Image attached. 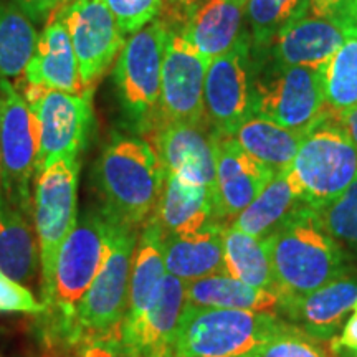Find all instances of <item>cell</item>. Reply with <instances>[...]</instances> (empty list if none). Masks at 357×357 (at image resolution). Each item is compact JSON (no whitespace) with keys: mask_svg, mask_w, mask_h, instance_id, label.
<instances>
[{"mask_svg":"<svg viewBox=\"0 0 357 357\" xmlns=\"http://www.w3.org/2000/svg\"><path fill=\"white\" fill-rule=\"evenodd\" d=\"M280 298L303 296L346 270L342 245L329 234L316 208L303 204L263 238Z\"/></svg>","mask_w":357,"mask_h":357,"instance_id":"cell-1","label":"cell"},{"mask_svg":"<svg viewBox=\"0 0 357 357\" xmlns=\"http://www.w3.org/2000/svg\"><path fill=\"white\" fill-rule=\"evenodd\" d=\"M164 178L166 171L154 147L141 137L118 132L101 151L93 171L102 211L134 229L154 215Z\"/></svg>","mask_w":357,"mask_h":357,"instance_id":"cell-2","label":"cell"},{"mask_svg":"<svg viewBox=\"0 0 357 357\" xmlns=\"http://www.w3.org/2000/svg\"><path fill=\"white\" fill-rule=\"evenodd\" d=\"M111 227L113 218L101 207L86 208L61 245L50 294L43 303L47 331L60 344L73 337L78 306L105 261Z\"/></svg>","mask_w":357,"mask_h":357,"instance_id":"cell-3","label":"cell"},{"mask_svg":"<svg viewBox=\"0 0 357 357\" xmlns=\"http://www.w3.org/2000/svg\"><path fill=\"white\" fill-rule=\"evenodd\" d=\"M289 174L303 202L316 211L336 200L357 177V146L329 109L303 134Z\"/></svg>","mask_w":357,"mask_h":357,"instance_id":"cell-4","label":"cell"},{"mask_svg":"<svg viewBox=\"0 0 357 357\" xmlns=\"http://www.w3.org/2000/svg\"><path fill=\"white\" fill-rule=\"evenodd\" d=\"M281 321L276 312L185 305L174 342V357L248 354L273 336Z\"/></svg>","mask_w":357,"mask_h":357,"instance_id":"cell-5","label":"cell"},{"mask_svg":"<svg viewBox=\"0 0 357 357\" xmlns=\"http://www.w3.org/2000/svg\"><path fill=\"white\" fill-rule=\"evenodd\" d=\"M171 29L153 20L129 35L118 55L114 83L124 118L141 129L153 128L159 108L164 50Z\"/></svg>","mask_w":357,"mask_h":357,"instance_id":"cell-6","label":"cell"},{"mask_svg":"<svg viewBox=\"0 0 357 357\" xmlns=\"http://www.w3.org/2000/svg\"><path fill=\"white\" fill-rule=\"evenodd\" d=\"M38 119L22 93L0 79V171L2 194L22 213L30 211L32 181L38 172Z\"/></svg>","mask_w":357,"mask_h":357,"instance_id":"cell-7","label":"cell"},{"mask_svg":"<svg viewBox=\"0 0 357 357\" xmlns=\"http://www.w3.org/2000/svg\"><path fill=\"white\" fill-rule=\"evenodd\" d=\"M78 178L79 159H60L42 169L35 182L33 215L40 247L42 303L50 294L61 245L78 220Z\"/></svg>","mask_w":357,"mask_h":357,"instance_id":"cell-8","label":"cell"},{"mask_svg":"<svg viewBox=\"0 0 357 357\" xmlns=\"http://www.w3.org/2000/svg\"><path fill=\"white\" fill-rule=\"evenodd\" d=\"M326 111L323 68L271 63L255 71L253 114L306 132Z\"/></svg>","mask_w":357,"mask_h":357,"instance_id":"cell-9","label":"cell"},{"mask_svg":"<svg viewBox=\"0 0 357 357\" xmlns=\"http://www.w3.org/2000/svg\"><path fill=\"white\" fill-rule=\"evenodd\" d=\"M137 230L139 229L124 225L113 218L108 252L96 278L79 303L75 334L70 341L79 334L109 333L119 328L128 311L129 281L139 236Z\"/></svg>","mask_w":357,"mask_h":357,"instance_id":"cell-10","label":"cell"},{"mask_svg":"<svg viewBox=\"0 0 357 357\" xmlns=\"http://www.w3.org/2000/svg\"><path fill=\"white\" fill-rule=\"evenodd\" d=\"M20 88L38 119V172L60 159H79L93 124L91 93L73 95L30 83Z\"/></svg>","mask_w":357,"mask_h":357,"instance_id":"cell-11","label":"cell"},{"mask_svg":"<svg viewBox=\"0 0 357 357\" xmlns=\"http://www.w3.org/2000/svg\"><path fill=\"white\" fill-rule=\"evenodd\" d=\"M247 33L238 43L208 63L205 75V118L222 136H231L253 114L255 68Z\"/></svg>","mask_w":357,"mask_h":357,"instance_id":"cell-12","label":"cell"},{"mask_svg":"<svg viewBox=\"0 0 357 357\" xmlns=\"http://www.w3.org/2000/svg\"><path fill=\"white\" fill-rule=\"evenodd\" d=\"M56 17L70 35L83 84L93 88L119 55L126 35L102 0H71Z\"/></svg>","mask_w":357,"mask_h":357,"instance_id":"cell-13","label":"cell"},{"mask_svg":"<svg viewBox=\"0 0 357 357\" xmlns=\"http://www.w3.org/2000/svg\"><path fill=\"white\" fill-rule=\"evenodd\" d=\"M211 60L195 50L177 30L169 32L164 50L162 78L158 121L164 123H202L205 121L204 86Z\"/></svg>","mask_w":357,"mask_h":357,"instance_id":"cell-14","label":"cell"},{"mask_svg":"<svg viewBox=\"0 0 357 357\" xmlns=\"http://www.w3.org/2000/svg\"><path fill=\"white\" fill-rule=\"evenodd\" d=\"M154 132V149L164 171L190 184L215 189L217 131L207 119L195 124L164 123Z\"/></svg>","mask_w":357,"mask_h":357,"instance_id":"cell-15","label":"cell"},{"mask_svg":"<svg viewBox=\"0 0 357 357\" xmlns=\"http://www.w3.org/2000/svg\"><path fill=\"white\" fill-rule=\"evenodd\" d=\"M357 32L346 12L333 17H305L276 35L266 48L276 65L323 68L339 47Z\"/></svg>","mask_w":357,"mask_h":357,"instance_id":"cell-16","label":"cell"},{"mask_svg":"<svg viewBox=\"0 0 357 357\" xmlns=\"http://www.w3.org/2000/svg\"><path fill=\"white\" fill-rule=\"evenodd\" d=\"M357 301V270L347 266L341 275L314 291L280 298L278 316L311 336L331 341L344 326Z\"/></svg>","mask_w":357,"mask_h":357,"instance_id":"cell-17","label":"cell"},{"mask_svg":"<svg viewBox=\"0 0 357 357\" xmlns=\"http://www.w3.org/2000/svg\"><path fill=\"white\" fill-rule=\"evenodd\" d=\"M185 305V281L167 273L153 305L139 318L119 324L124 346L134 357H174V342Z\"/></svg>","mask_w":357,"mask_h":357,"instance_id":"cell-18","label":"cell"},{"mask_svg":"<svg viewBox=\"0 0 357 357\" xmlns=\"http://www.w3.org/2000/svg\"><path fill=\"white\" fill-rule=\"evenodd\" d=\"M215 205L220 222L234 220L257 197L275 172L252 158L231 136L217 132Z\"/></svg>","mask_w":357,"mask_h":357,"instance_id":"cell-19","label":"cell"},{"mask_svg":"<svg viewBox=\"0 0 357 357\" xmlns=\"http://www.w3.org/2000/svg\"><path fill=\"white\" fill-rule=\"evenodd\" d=\"M151 218L164 236L195 234L213 225L227 227L218 218L215 189L190 184L171 172H166L158 207Z\"/></svg>","mask_w":357,"mask_h":357,"instance_id":"cell-20","label":"cell"},{"mask_svg":"<svg viewBox=\"0 0 357 357\" xmlns=\"http://www.w3.org/2000/svg\"><path fill=\"white\" fill-rule=\"evenodd\" d=\"M25 83L73 95L91 93L82 82L70 35L58 17L38 35L37 50L25 70Z\"/></svg>","mask_w":357,"mask_h":357,"instance_id":"cell-21","label":"cell"},{"mask_svg":"<svg viewBox=\"0 0 357 357\" xmlns=\"http://www.w3.org/2000/svg\"><path fill=\"white\" fill-rule=\"evenodd\" d=\"M245 0H207L178 33L207 60L225 55L243 37Z\"/></svg>","mask_w":357,"mask_h":357,"instance_id":"cell-22","label":"cell"},{"mask_svg":"<svg viewBox=\"0 0 357 357\" xmlns=\"http://www.w3.org/2000/svg\"><path fill=\"white\" fill-rule=\"evenodd\" d=\"M223 230L225 227L213 225L195 234L164 236V261L167 273L185 283L227 273L223 260Z\"/></svg>","mask_w":357,"mask_h":357,"instance_id":"cell-23","label":"cell"},{"mask_svg":"<svg viewBox=\"0 0 357 357\" xmlns=\"http://www.w3.org/2000/svg\"><path fill=\"white\" fill-rule=\"evenodd\" d=\"M164 261V234L153 218H149L139 236L134 252L131 281H129L128 311L123 321L139 318L158 296L162 281L166 278Z\"/></svg>","mask_w":357,"mask_h":357,"instance_id":"cell-24","label":"cell"},{"mask_svg":"<svg viewBox=\"0 0 357 357\" xmlns=\"http://www.w3.org/2000/svg\"><path fill=\"white\" fill-rule=\"evenodd\" d=\"M303 204L305 202L301 200L288 167L276 172L260 194L227 227H234L263 240Z\"/></svg>","mask_w":357,"mask_h":357,"instance_id":"cell-25","label":"cell"},{"mask_svg":"<svg viewBox=\"0 0 357 357\" xmlns=\"http://www.w3.org/2000/svg\"><path fill=\"white\" fill-rule=\"evenodd\" d=\"M185 300L187 305L197 307L261 311L276 314L280 306V296L276 293L253 288L227 273L187 281Z\"/></svg>","mask_w":357,"mask_h":357,"instance_id":"cell-26","label":"cell"},{"mask_svg":"<svg viewBox=\"0 0 357 357\" xmlns=\"http://www.w3.org/2000/svg\"><path fill=\"white\" fill-rule=\"evenodd\" d=\"M303 134L283 128L270 119L252 114L231 134V137L275 174L291 166L300 149Z\"/></svg>","mask_w":357,"mask_h":357,"instance_id":"cell-27","label":"cell"},{"mask_svg":"<svg viewBox=\"0 0 357 357\" xmlns=\"http://www.w3.org/2000/svg\"><path fill=\"white\" fill-rule=\"evenodd\" d=\"M38 248L24 213L0 199V273L17 283L35 278Z\"/></svg>","mask_w":357,"mask_h":357,"instance_id":"cell-28","label":"cell"},{"mask_svg":"<svg viewBox=\"0 0 357 357\" xmlns=\"http://www.w3.org/2000/svg\"><path fill=\"white\" fill-rule=\"evenodd\" d=\"M38 33L33 20L13 2H0V79H20L35 55Z\"/></svg>","mask_w":357,"mask_h":357,"instance_id":"cell-29","label":"cell"},{"mask_svg":"<svg viewBox=\"0 0 357 357\" xmlns=\"http://www.w3.org/2000/svg\"><path fill=\"white\" fill-rule=\"evenodd\" d=\"M223 260L227 275L253 288L276 293V283L265 242L257 236L225 227L223 230ZM278 294V293H276Z\"/></svg>","mask_w":357,"mask_h":357,"instance_id":"cell-30","label":"cell"},{"mask_svg":"<svg viewBox=\"0 0 357 357\" xmlns=\"http://www.w3.org/2000/svg\"><path fill=\"white\" fill-rule=\"evenodd\" d=\"M326 106L341 113L357 106V32L351 35L323 66Z\"/></svg>","mask_w":357,"mask_h":357,"instance_id":"cell-31","label":"cell"},{"mask_svg":"<svg viewBox=\"0 0 357 357\" xmlns=\"http://www.w3.org/2000/svg\"><path fill=\"white\" fill-rule=\"evenodd\" d=\"M310 8V0H247L245 17L252 29L253 43L266 47L281 30L305 19Z\"/></svg>","mask_w":357,"mask_h":357,"instance_id":"cell-32","label":"cell"},{"mask_svg":"<svg viewBox=\"0 0 357 357\" xmlns=\"http://www.w3.org/2000/svg\"><path fill=\"white\" fill-rule=\"evenodd\" d=\"M261 357H341L331 341H323L281 321L280 328L260 349Z\"/></svg>","mask_w":357,"mask_h":357,"instance_id":"cell-33","label":"cell"},{"mask_svg":"<svg viewBox=\"0 0 357 357\" xmlns=\"http://www.w3.org/2000/svg\"><path fill=\"white\" fill-rule=\"evenodd\" d=\"M318 213L339 243L357 252V177L336 200Z\"/></svg>","mask_w":357,"mask_h":357,"instance_id":"cell-34","label":"cell"},{"mask_svg":"<svg viewBox=\"0 0 357 357\" xmlns=\"http://www.w3.org/2000/svg\"><path fill=\"white\" fill-rule=\"evenodd\" d=\"M61 357H134L124 346L118 329L109 333L79 334L73 341L65 342Z\"/></svg>","mask_w":357,"mask_h":357,"instance_id":"cell-35","label":"cell"},{"mask_svg":"<svg viewBox=\"0 0 357 357\" xmlns=\"http://www.w3.org/2000/svg\"><path fill=\"white\" fill-rule=\"evenodd\" d=\"M114 15L124 35H132L155 20L162 0H102Z\"/></svg>","mask_w":357,"mask_h":357,"instance_id":"cell-36","label":"cell"},{"mask_svg":"<svg viewBox=\"0 0 357 357\" xmlns=\"http://www.w3.org/2000/svg\"><path fill=\"white\" fill-rule=\"evenodd\" d=\"M0 312H45L29 288L0 273Z\"/></svg>","mask_w":357,"mask_h":357,"instance_id":"cell-37","label":"cell"},{"mask_svg":"<svg viewBox=\"0 0 357 357\" xmlns=\"http://www.w3.org/2000/svg\"><path fill=\"white\" fill-rule=\"evenodd\" d=\"M205 2L207 0H162V8H160L159 15H166V19L162 22L167 26L171 25V22H177V24H182V26H184L192 13Z\"/></svg>","mask_w":357,"mask_h":357,"instance_id":"cell-38","label":"cell"},{"mask_svg":"<svg viewBox=\"0 0 357 357\" xmlns=\"http://www.w3.org/2000/svg\"><path fill=\"white\" fill-rule=\"evenodd\" d=\"M334 351L339 354H347L349 357H357V314L347 318L346 324L342 326L341 334L331 339Z\"/></svg>","mask_w":357,"mask_h":357,"instance_id":"cell-39","label":"cell"},{"mask_svg":"<svg viewBox=\"0 0 357 357\" xmlns=\"http://www.w3.org/2000/svg\"><path fill=\"white\" fill-rule=\"evenodd\" d=\"M12 2L17 3L32 20H42L55 8L63 6L65 0H12Z\"/></svg>","mask_w":357,"mask_h":357,"instance_id":"cell-40","label":"cell"},{"mask_svg":"<svg viewBox=\"0 0 357 357\" xmlns=\"http://www.w3.org/2000/svg\"><path fill=\"white\" fill-rule=\"evenodd\" d=\"M311 13L316 17H333L346 10L347 0H310Z\"/></svg>","mask_w":357,"mask_h":357,"instance_id":"cell-41","label":"cell"},{"mask_svg":"<svg viewBox=\"0 0 357 357\" xmlns=\"http://www.w3.org/2000/svg\"><path fill=\"white\" fill-rule=\"evenodd\" d=\"M336 121L341 124V128L347 132V136L351 137L352 142L357 146V106L341 111V113H333Z\"/></svg>","mask_w":357,"mask_h":357,"instance_id":"cell-42","label":"cell"},{"mask_svg":"<svg viewBox=\"0 0 357 357\" xmlns=\"http://www.w3.org/2000/svg\"><path fill=\"white\" fill-rule=\"evenodd\" d=\"M344 12L357 24V0H347Z\"/></svg>","mask_w":357,"mask_h":357,"instance_id":"cell-43","label":"cell"},{"mask_svg":"<svg viewBox=\"0 0 357 357\" xmlns=\"http://www.w3.org/2000/svg\"><path fill=\"white\" fill-rule=\"evenodd\" d=\"M260 349H261V347H260ZM260 349L248 352V354H243V356H234V357H261V356H260Z\"/></svg>","mask_w":357,"mask_h":357,"instance_id":"cell-44","label":"cell"},{"mask_svg":"<svg viewBox=\"0 0 357 357\" xmlns=\"http://www.w3.org/2000/svg\"><path fill=\"white\" fill-rule=\"evenodd\" d=\"M0 199H2V171H0Z\"/></svg>","mask_w":357,"mask_h":357,"instance_id":"cell-45","label":"cell"},{"mask_svg":"<svg viewBox=\"0 0 357 357\" xmlns=\"http://www.w3.org/2000/svg\"><path fill=\"white\" fill-rule=\"evenodd\" d=\"M352 311H354L356 314H357V301H356V305H354V310H352Z\"/></svg>","mask_w":357,"mask_h":357,"instance_id":"cell-46","label":"cell"},{"mask_svg":"<svg viewBox=\"0 0 357 357\" xmlns=\"http://www.w3.org/2000/svg\"><path fill=\"white\" fill-rule=\"evenodd\" d=\"M68 2H71V0H65V2H63V6H65V3H68Z\"/></svg>","mask_w":357,"mask_h":357,"instance_id":"cell-47","label":"cell"},{"mask_svg":"<svg viewBox=\"0 0 357 357\" xmlns=\"http://www.w3.org/2000/svg\"><path fill=\"white\" fill-rule=\"evenodd\" d=\"M245 2H247V0H245Z\"/></svg>","mask_w":357,"mask_h":357,"instance_id":"cell-48","label":"cell"},{"mask_svg":"<svg viewBox=\"0 0 357 357\" xmlns=\"http://www.w3.org/2000/svg\"><path fill=\"white\" fill-rule=\"evenodd\" d=\"M341 357H342V356H341Z\"/></svg>","mask_w":357,"mask_h":357,"instance_id":"cell-49","label":"cell"}]
</instances>
